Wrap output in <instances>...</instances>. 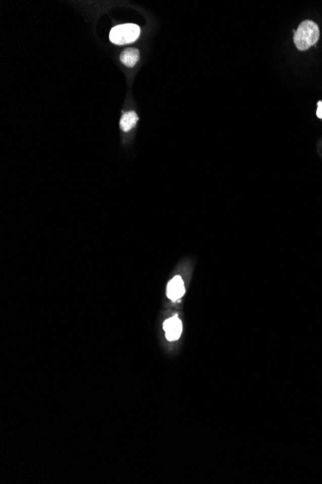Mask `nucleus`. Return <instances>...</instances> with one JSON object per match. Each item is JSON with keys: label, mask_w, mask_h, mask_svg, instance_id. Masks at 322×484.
<instances>
[{"label": "nucleus", "mask_w": 322, "mask_h": 484, "mask_svg": "<svg viewBox=\"0 0 322 484\" xmlns=\"http://www.w3.org/2000/svg\"><path fill=\"white\" fill-rule=\"evenodd\" d=\"M320 36L318 25L314 21H302L297 30L294 33L293 42L299 51H307L314 46Z\"/></svg>", "instance_id": "f257e3e1"}, {"label": "nucleus", "mask_w": 322, "mask_h": 484, "mask_svg": "<svg viewBox=\"0 0 322 484\" xmlns=\"http://www.w3.org/2000/svg\"><path fill=\"white\" fill-rule=\"evenodd\" d=\"M140 35V27L136 24L128 23L115 26L110 31V41L116 45H125L133 43Z\"/></svg>", "instance_id": "f03ea898"}, {"label": "nucleus", "mask_w": 322, "mask_h": 484, "mask_svg": "<svg viewBox=\"0 0 322 484\" xmlns=\"http://www.w3.org/2000/svg\"><path fill=\"white\" fill-rule=\"evenodd\" d=\"M164 331L166 334V337L168 340L170 341H175L177 340L182 332V325L181 321L178 319L177 316H173L169 319H167L164 322Z\"/></svg>", "instance_id": "7ed1b4c3"}, {"label": "nucleus", "mask_w": 322, "mask_h": 484, "mask_svg": "<svg viewBox=\"0 0 322 484\" xmlns=\"http://www.w3.org/2000/svg\"><path fill=\"white\" fill-rule=\"evenodd\" d=\"M185 294V284L180 276H175L168 285L167 296L170 300L176 301Z\"/></svg>", "instance_id": "20e7f679"}, {"label": "nucleus", "mask_w": 322, "mask_h": 484, "mask_svg": "<svg viewBox=\"0 0 322 484\" xmlns=\"http://www.w3.org/2000/svg\"><path fill=\"white\" fill-rule=\"evenodd\" d=\"M120 59L126 67H133L139 61V52L136 49H126L121 54Z\"/></svg>", "instance_id": "39448f33"}, {"label": "nucleus", "mask_w": 322, "mask_h": 484, "mask_svg": "<svg viewBox=\"0 0 322 484\" xmlns=\"http://www.w3.org/2000/svg\"><path fill=\"white\" fill-rule=\"evenodd\" d=\"M138 121V116L134 111H127L122 116L120 121V128L124 132L130 131L133 127H135Z\"/></svg>", "instance_id": "423d86ee"}, {"label": "nucleus", "mask_w": 322, "mask_h": 484, "mask_svg": "<svg viewBox=\"0 0 322 484\" xmlns=\"http://www.w3.org/2000/svg\"><path fill=\"white\" fill-rule=\"evenodd\" d=\"M317 105H318V107H317V110H316V116L322 119V102H318Z\"/></svg>", "instance_id": "0eeeda50"}]
</instances>
